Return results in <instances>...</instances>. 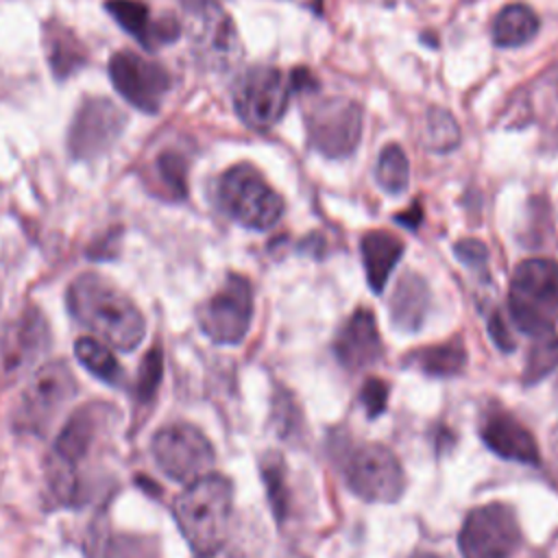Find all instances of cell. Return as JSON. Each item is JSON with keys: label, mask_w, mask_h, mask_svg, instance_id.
<instances>
[{"label": "cell", "mask_w": 558, "mask_h": 558, "mask_svg": "<svg viewBox=\"0 0 558 558\" xmlns=\"http://www.w3.org/2000/svg\"><path fill=\"white\" fill-rule=\"evenodd\" d=\"M68 310L78 325L120 351H133L146 333L144 316L135 303L96 272H83L70 283Z\"/></svg>", "instance_id": "obj_1"}, {"label": "cell", "mask_w": 558, "mask_h": 558, "mask_svg": "<svg viewBox=\"0 0 558 558\" xmlns=\"http://www.w3.org/2000/svg\"><path fill=\"white\" fill-rule=\"evenodd\" d=\"M116 408L109 403L81 405L59 432L54 447L46 460L48 488L57 504L76 506L83 499L81 464L111 425Z\"/></svg>", "instance_id": "obj_2"}, {"label": "cell", "mask_w": 558, "mask_h": 558, "mask_svg": "<svg viewBox=\"0 0 558 558\" xmlns=\"http://www.w3.org/2000/svg\"><path fill=\"white\" fill-rule=\"evenodd\" d=\"M233 512V486L220 473H205L190 482L174 499V519L190 547L209 558L216 554L227 536Z\"/></svg>", "instance_id": "obj_3"}, {"label": "cell", "mask_w": 558, "mask_h": 558, "mask_svg": "<svg viewBox=\"0 0 558 558\" xmlns=\"http://www.w3.org/2000/svg\"><path fill=\"white\" fill-rule=\"evenodd\" d=\"M508 307L523 333L554 331L558 323V262L547 257L523 259L512 272Z\"/></svg>", "instance_id": "obj_4"}, {"label": "cell", "mask_w": 558, "mask_h": 558, "mask_svg": "<svg viewBox=\"0 0 558 558\" xmlns=\"http://www.w3.org/2000/svg\"><path fill=\"white\" fill-rule=\"evenodd\" d=\"M76 388V379L63 360L41 364L15 403L13 427L22 434L44 436L59 412L74 399Z\"/></svg>", "instance_id": "obj_5"}, {"label": "cell", "mask_w": 558, "mask_h": 558, "mask_svg": "<svg viewBox=\"0 0 558 558\" xmlns=\"http://www.w3.org/2000/svg\"><path fill=\"white\" fill-rule=\"evenodd\" d=\"M220 207L242 227L266 231L283 216V198L248 163L229 168L218 181Z\"/></svg>", "instance_id": "obj_6"}, {"label": "cell", "mask_w": 558, "mask_h": 558, "mask_svg": "<svg viewBox=\"0 0 558 558\" xmlns=\"http://www.w3.org/2000/svg\"><path fill=\"white\" fill-rule=\"evenodd\" d=\"M305 131L312 148L325 157H349L362 137V107L342 96L314 102L305 113Z\"/></svg>", "instance_id": "obj_7"}, {"label": "cell", "mask_w": 558, "mask_h": 558, "mask_svg": "<svg viewBox=\"0 0 558 558\" xmlns=\"http://www.w3.org/2000/svg\"><path fill=\"white\" fill-rule=\"evenodd\" d=\"M157 466L177 482H194L209 473L216 453L209 438L190 423H172L161 427L150 442Z\"/></svg>", "instance_id": "obj_8"}, {"label": "cell", "mask_w": 558, "mask_h": 558, "mask_svg": "<svg viewBox=\"0 0 558 558\" xmlns=\"http://www.w3.org/2000/svg\"><path fill=\"white\" fill-rule=\"evenodd\" d=\"M253 318V288L244 275L231 272L222 286L198 307L203 333L218 344H238Z\"/></svg>", "instance_id": "obj_9"}, {"label": "cell", "mask_w": 558, "mask_h": 558, "mask_svg": "<svg viewBox=\"0 0 558 558\" xmlns=\"http://www.w3.org/2000/svg\"><path fill=\"white\" fill-rule=\"evenodd\" d=\"M290 100V81L281 70L257 65L246 70L233 89V107L240 120L257 131L275 126Z\"/></svg>", "instance_id": "obj_10"}, {"label": "cell", "mask_w": 558, "mask_h": 558, "mask_svg": "<svg viewBox=\"0 0 558 558\" xmlns=\"http://www.w3.org/2000/svg\"><path fill=\"white\" fill-rule=\"evenodd\" d=\"M342 473L347 486L366 501H397L405 490V475L399 458L377 442H366L353 449Z\"/></svg>", "instance_id": "obj_11"}, {"label": "cell", "mask_w": 558, "mask_h": 558, "mask_svg": "<svg viewBox=\"0 0 558 558\" xmlns=\"http://www.w3.org/2000/svg\"><path fill=\"white\" fill-rule=\"evenodd\" d=\"M458 543L462 558H510L521 543L517 514L499 501L480 506L466 514Z\"/></svg>", "instance_id": "obj_12"}, {"label": "cell", "mask_w": 558, "mask_h": 558, "mask_svg": "<svg viewBox=\"0 0 558 558\" xmlns=\"http://www.w3.org/2000/svg\"><path fill=\"white\" fill-rule=\"evenodd\" d=\"M109 76L118 94L146 113H157L170 89V76L163 65L133 50H120L109 59Z\"/></svg>", "instance_id": "obj_13"}, {"label": "cell", "mask_w": 558, "mask_h": 558, "mask_svg": "<svg viewBox=\"0 0 558 558\" xmlns=\"http://www.w3.org/2000/svg\"><path fill=\"white\" fill-rule=\"evenodd\" d=\"M122 129L124 113L111 100L87 98L72 120L68 148L74 157H96L118 140Z\"/></svg>", "instance_id": "obj_14"}, {"label": "cell", "mask_w": 558, "mask_h": 558, "mask_svg": "<svg viewBox=\"0 0 558 558\" xmlns=\"http://www.w3.org/2000/svg\"><path fill=\"white\" fill-rule=\"evenodd\" d=\"M50 331L46 316L37 307H26L4 331L0 344L2 375L7 379L20 377L48 349Z\"/></svg>", "instance_id": "obj_15"}, {"label": "cell", "mask_w": 558, "mask_h": 558, "mask_svg": "<svg viewBox=\"0 0 558 558\" xmlns=\"http://www.w3.org/2000/svg\"><path fill=\"white\" fill-rule=\"evenodd\" d=\"M480 436L486 442V447L495 451L499 458L523 464H538L541 460L538 445L532 432L506 410L495 408L486 412L480 425Z\"/></svg>", "instance_id": "obj_16"}, {"label": "cell", "mask_w": 558, "mask_h": 558, "mask_svg": "<svg viewBox=\"0 0 558 558\" xmlns=\"http://www.w3.org/2000/svg\"><path fill=\"white\" fill-rule=\"evenodd\" d=\"M381 349L384 347L377 320L366 307H357L349 316L333 344L338 362L349 371H357L377 362L381 357Z\"/></svg>", "instance_id": "obj_17"}, {"label": "cell", "mask_w": 558, "mask_h": 558, "mask_svg": "<svg viewBox=\"0 0 558 558\" xmlns=\"http://www.w3.org/2000/svg\"><path fill=\"white\" fill-rule=\"evenodd\" d=\"M105 9L146 50H155L161 44H170L181 33V26L174 20V15L168 13L157 22H153L148 7L140 0H107Z\"/></svg>", "instance_id": "obj_18"}, {"label": "cell", "mask_w": 558, "mask_h": 558, "mask_svg": "<svg viewBox=\"0 0 558 558\" xmlns=\"http://www.w3.org/2000/svg\"><path fill=\"white\" fill-rule=\"evenodd\" d=\"M362 262L366 268V279L373 292H381L386 281L403 255V240L390 231H368L362 238Z\"/></svg>", "instance_id": "obj_19"}, {"label": "cell", "mask_w": 558, "mask_h": 558, "mask_svg": "<svg viewBox=\"0 0 558 558\" xmlns=\"http://www.w3.org/2000/svg\"><path fill=\"white\" fill-rule=\"evenodd\" d=\"M427 307H429V290L425 281L414 272L403 275L397 281L395 294L390 299L392 323L403 331H416L425 320Z\"/></svg>", "instance_id": "obj_20"}, {"label": "cell", "mask_w": 558, "mask_h": 558, "mask_svg": "<svg viewBox=\"0 0 558 558\" xmlns=\"http://www.w3.org/2000/svg\"><path fill=\"white\" fill-rule=\"evenodd\" d=\"M196 17L203 20V26L196 35V44L209 61H216V63L227 61L229 63L233 57H238V52H235L238 33L233 28V22L220 7L205 11Z\"/></svg>", "instance_id": "obj_21"}, {"label": "cell", "mask_w": 558, "mask_h": 558, "mask_svg": "<svg viewBox=\"0 0 558 558\" xmlns=\"http://www.w3.org/2000/svg\"><path fill=\"white\" fill-rule=\"evenodd\" d=\"M405 364L432 377H451L466 366V349L460 340L421 347L405 355Z\"/></svg>", "instance_id": "obj_22"}, {"label": "cell", "mask_w": 558, "mask_h": 558, "mask_svg": "<svg viewBox=\"0 0 558 558\" xmlns=\"http://www.w3.org/2000/svg\"><path fill=\"white\" fill-rule=\"evenodd\" d=\"M538 33L536 13L521 2L506 4L493 22V39L501 48H514L527 44Z\"/></svg>", "instance_id": "obj_23"}, {"label": "cell", "mask_w": 558, "mask_h": 558, "mask_svg": "<svg viewBox=\"0 0 558 558\" xmlns=\"http://www.w3.org/2000/svg\"><path fill=\"white\" fill-rule=\"evenodd\" d=\"M46 50L50 68L59 78L76 72L87 59L85 48L74 37V33L57 22H50L46 28Z\"/></svg>", "instance_id": "obj_24"}, {"label": "cell", "mask_w": 558, "mask_h": 558, "mask_svg": "<svg viewBox=\"0 0 558 558\" xmlns=\"http://www.w3.org/2000/svg\"><path fill=\"white\" fill-rule=\"evenodd\" d=\"M74 353L76 360L98 379L111 384V386H122L124 381V368L120 366V362L116 360V355L111 353V349L102 342H98L96 338L83 336L76 340L74 344Z\"/></svg>", "instance_id": "obj_25"}, {"label": "cell", "mask_w": 558, "mask_h": 558, "mask_svg": "<svg viewBox=\"0 0 558 558\" xmlns=\"http://www.w3.org/2000/svg\"><path fill=\"white\" fill-rule=\"evenodd\" d=\"M377 183L388 194H401L410 181V163L399 144H386L379 153L377 168H375Z\"/></svg>", "instance_id": "obj_26"}, {"label": "cell", "mask_w": 558, "mask_h": 558, "mask_svg": "<svg viewBox=\"0 0 558 558\" xmlns=\"http://www.w3.org/2000/svg\"><path fill=\"white\" fill-rule=\"evenodd\" d=\"M532 347L527 351L523 381L536 384L545 375H549L558 366V336L556 331H547L541 336H532Z\"/></svg>", "instance_id": "obj_27"}, {"label": "cell", "mask_w": 558, "mask_h": 558, "mask_svg": "<svg viewBox=\"0 0 558 558\" xmlns=\"http://www.w3.org/2000/svg\"><path fill=\"white\" fill-rule=\"evenodd\" d=\"M262 477L268 493V504L277 521H283L288 514V484H286V464L283 458L275 451L262 458Z\"/></svg>", "instance_id": "obj_28"}, {"label": "cell", "mask_w": 558, "mask_h": 558, "mask_svg": "<svg viewBox=\"0 0 558 558\" xmlns=\"http://www.w3.org/2000/svg\"><path fill=\"white\" fill-rule=\"evenodd\" d=\"M460 144V129L456 118L440 107L425 113V146L436 153H447Z\"/></svg>", "instance_id": "obj_29"}, {"label": "cell", "mask_w": 558, "mask_h": 558, "mask_svg": "<svg viewBox=\"0 0 558 558\" xmlns=\"http://www.w3.org/2000/svg\"><path fill=\"white\" fill-rule=\"evenodd\" d=\"M161 375H163V351H161V344H153L142 357V364L137 368V379L133 386V397L140 405H148L155 399L157 388L161 384Z\"/></svg>", "instance_id": "obj_30"}, {"label": "cell", "mask_w": 558, "mask_h": 558, "mask_svg": "<svg viewBox=\"0 0 558 558\" xmlns=\"http://www.w3.org/2000/svg\"><path fill=\"white\" fill-rule=\"evenodd\" d=\"M157 172L159 179L163 183V187L168 190L170 198L181 201L187 196V163L185 159L174 153V150H166L157 157Z\"/></svg>", "instance_id": "obj_31"}, {"label": "cell", "mask_w": 558, "mask_h": 558, "mask_svg": "<svg viewBox=\"0 0 558 558\" xmlns=\"http://www.w3.org/2000/svg\"><path fill=\"white\" fill-rule=\"evenodd\" d=\"M360 401L366 408V414L371 418L379 416L384 412V408H386V401H388V384L377 379V377L366 379L362 390H360Z\"/></svg>", "instance_id": "obj_32"}, {"label": "cell", "mask_w": 558, "mask_h": 558, "mask_svg": "<svg viewBox=\"0 0 558 558\" xmlns=\"http://www.w3.org/2000/svg\"><path fill=\"white\" fill-rule=\"evenodd\" d=\"M453 251H456V257H458L462 264H466L469 268L486 270L488 251H486V246H484L480 240H473V238L460 240Z\"/></svg>", "instance_id": "obj_33"}, {"label": "cell", "mask_w": 558, "mask_h": 558, "mask_svg": "<svg viewBox=\"0 0 558 558\" xmlns=\"http://www.w3.org/2000/svg\"><path fill=\"white\" fill-rule=\"evenodd\" d=\"M488 331H490V336H493V342L501 349V351H512L514 349V340H512V336H510V329L506 327V323H504V318H501V314L499 312H493L490 314V318H488Z\"/></svg>", "instance_id": "obj_34"}, {"label": "cell", "mask_w": 558, "mask_h": 558, "mask_svg": "<svg viewBox=\"0 0 558 558\" xmlns=\"http://www.w3.org/2000/svg\"><path fill=\"white\" fill-rule=\"evenodd\" d=\"M288 81H290V89H296V92L316 89V78L307 68H296Z\"/></svg>", "instance_id": "obj_35"}, {"label": "cell", "mask_w": 558, "mask_h": 558, "mask_svg": "<svg viewBox=\"0 0 558 558\" xmlns=\"http://www.w3.org/2000/svg\"><path fill=\"white\" fill-rule=\"evenodd\" d=\"M181 2H183V7H185L190 13H194V15H201V13H205V11H211V9L220 7V0H181Z\"/></svg>", "instance_id": "obj_36"}, {"label": "cell", "mask_w": 558, "mask_h": 558, "mask_svg": "<svg viewBox=\"0 0 558 558\" xmlns=\"http://www.w3.org/2000/svg\"><path fill=\"white\" fill-rule=\"evenodd\" d=\"M421 207L418 205H414L412 209H408V211H403V214H397L395 218H397V222H401V225H405V227H410V229H416V225L421 222Z\"/></svg>", "instance_id": "obj_37"}, {"label": "cell", "mask_w": 558, "mask_h": 558, "mask_svg": "<svg viewBox=\"0 0 558 558\" xmlns=\"http://www.w3.org/2000/svg\"><path fill=\"white\" fill-rule=\"evenodd\" d=\"M412 558H447V556H440V554H434V551H418Z\"/></svg>", "instance_id": "obj_38"}, {"label": "cell", "mask_w": 558, "mask_h": 558, "mask_svg": "<svg viewBox=\"0 0 558 558\" xmlns=\"http://www.w3.org/2000/svg\"><path fill=\"white\" fill-rule=\"evenodd\" d=\"M201 558H203V556H201Z\"/></svg>", "instance_id": "obj_39"}]
</instances>
